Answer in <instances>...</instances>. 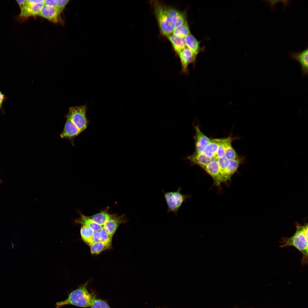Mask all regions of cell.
<instances>
[{"instance_id":"6da1fadb","label":"cell","mask_w":308,"mask_h":308,"mask_svg":"<svg viewBox=\"0 0 308 308\" xmlns=\"http://www.w3.org/2000/svg\"><path fill=\"white\" fill-rule=\"evenodd\" d=\"M296 230L294 234L289 238H282L281 243L279 247L283 248L289 246L295 247L302 255L301 262L303 265H307L308 263V224L305 223L301 225L296 224Z\"/></svg>"},{"instance_id":"7a4b0ae2","label":"cell","mask_w":308,"mask_h":308,"mask_svg":"<svg viewBox=\"0 0 308 308\" xmlns=\"http://www.w3.org/2000/svg\"><path fill=\"white\" fill-rule=\"evenodd\" d=\"M88 281L82 285L68 294L65 300L57 302V308L72 305L81 307H90L92 303L96 297L95 294L90 292L87 289Z\"/></svg>"},{"instance_id":"3957f363","label":"cell","mask_w":308,"mask_h":308,"mask_svg":"<svg viewBox=\"0 0 308 308\" xmlns=\"http://www.w3.org/2000/svg\"><path fill=\"white\" fill-rule=\"evenodd\" d=\"M151 3L161 34L166 37L172 34L175 26L168 14L166 6L157 1Z\"/></svg>"},{"instance_id":"277c9868","label":"cell","mask_w":308,"mask_h":308,"mask_svg":"<svg viewBox=\"0 0 308 308\" xmlns=\"http://www.w3.org/2000/svg\"><path fill=\"white\" fill-rule=\"evenodd\" d=\"M87 106L72 107L69 108L67 114L81 132L87 127L88 121L86 116Z\"/></svg>"},{"instance_id":"5b68a950","label":"cell","mask_w":308,"mask_h":308,"mask_svg":"<svg viewBox=\"0 0 308 308\" xmlns=\"http://www.w3.org/2000/svg\"><path fill=\"white\" fill-rule=\"evenodd\" d=\"M16 1L21 9L19 18L22 21L30 17L39 15L44 5V2L35 3L32 2L30 0H16Z\"/></svg>"},{"instance_id":"8992f818","label":"cell","mask_w":308,"mask_h":308,"mask_svg":"<svg viewBox=\"0 0 308 308\" xmlns=\"http://www.w3.org/2000/svg\"><path fill=\"white\" fill-rule=\"evenodd\" d=\"M62 12L56 7L44 5L39 15L50 22L55 23H62Z\"/></svg>"},{"instance_id":"52a82bcc","label":"cell","mask_w":308,"mask_h":308,"mask_svg":"<svg viewBox=\"0 0 308 308\" xmlns=\"http://www.w3.org/2000/svg\"><path fill=\"white\" fill-rule=\"evenodd\" d=\"M66 118L63 130L60 134V137L63 139L68 140L73 146L74 145V140L75 137L81 132L74 123L69 116L66 115Z\"/></svg>"},{"instance_id":"ba28073f","label":"cell","mask_w":308,"mask_h":308,"mask_svg":"<svg viewBox=\"0 0 308 308\" xmlns=\"http://www.w3.org/2000/svg\"><path fill=\"white\" fill-rule=\"evenodd\" d=\"M178 56L181 64V73L186 75H189L188 66L191 64H195L197 56L194 55L187 47L183 50Z\"/></svg>"},{"instance_id":"9c48e42d","label":"cell","mask_w":308,"mask_h":308,"mask_svg":"<svg viewBox=\"0 0 308 308\" xmlns=\"http://www.w3.org/2000/svg\"><path fill=\"white\" fill-rule=\"evenodd\" d=\"M289 55L291 58L298 61L300 64L303 76L307 75L308 73V48L297 53L289 51Z\"/></svg>"},{"instance_id":"30bf717a","label":"cell","mask_w":308,"mask_h":308,"mask_svg":"<svg viewBox=\"0 0 308 308\" xmlns=\"http://www.w3.org/2000/svg\"><path fill=\"white\" fill-rule=\"evenodd\" d=\"M212 178L214 185L220 186L222 183L220 169L217 159L214 160L203 169Z\"/></svg>"},{"instance_id":"8fae6325","label":"cell","mask_w":308,"mask_h":308,"mask_svg":"<svg viewBox=\"0 0 308 308\" xmlns=\"http://www.w3.org/2000/svg\"><path fill=\"white\" fill-rule=\"evenodd\" d=\"M195 135L194 136L195 151L194 152L202 153L210 139L200 131L199 126L196 125L194 127Z\"/></svg>"},{"instance_id":"7c38bea8","label":"cell","mask_w":308,"mask_h":308,"mask_svg":"<svg viewBox=\"0 0 308 308\" xmlns=\"http://www.w3.org/2000/svg\"><path fill=\"white\" fill-rule=\"evenodd\" d=\"M125 222L124 215L117 216L114 214L113 217L103 225V228L112 237L119 226Z\"/></svg>"},{"instance_id":"4fadbf2b","label":"cell","mask_w":308,"mask_h":308,"mask_svg":"<svg viewBox=\"0 0 308 308\" xmlns=\"http://www.w3.org/2000/svg\"><path fill=\"white\" fill-rule=\"evenodd\" d=\"M187 158L192 165H197L203 169L211 162L217 159L216 157L209 158L204 153H200L194 151L192 154L188 156Z\"/></svg>"},{"instance_id":"5bb4252c","label":"cell","mask_w":308,"mask_h":308,"mask_svg":"<svg viewBox=\"0 0 308 308\" xmlns=\"http://www.w3.org/2000/svg\"><path fill=\"white\" fill-rule=\"evenodd\" d=\"M169 15L175 27L183 24L187 20L185 12L179 10L173 7L166 6Z\"/></svg>"},{"instance_id":"9a60e30c","label":"cell","mask_w":308,"mask_h":308,"mask_svg":"<svg viewBox=\"0 0 308 308\" xmlns=\"http://www.w3.org/2000/svg\"><path fill=\"white\" fill-rule=\"evenodd\" d=\"M166 37L171 42L174 50L178 56L186 47L184 37L178 36L173 34Z\"/></svg>"},{"instance_id":"2e32d148","label":"cell","mask_w":308,"mask_h":308,"mask_svg":"<svg viewBox=\"0 0 308 308\" xmlns=\"http://www.w3.org/2000/svg\"><path fill=\"white\" fill-rule=\"evenodd\" d=\"M185 40L186 47L197 56L201 50L200 42L191 34L185 37Z\"/></svg>"},{"instance_id":"e0dca14e","label":"cell","mask_w":308,"mask_h":308,"mask_svg":"<svg viewBox=\"0 0 308 308\" xmlns=\"http://www.w3.org/2000/svg\"><path fill=\"white\" fill-rule=\"evenodd\" d=\"M217 160L219 166L222 183L230 181L231 179L228 176L227 171L230 161L224 156L218 158Z\"/></svg>"},{"instance_id":"ac0fdd59","label":"cell","mask_w":308,"mask_h":308,"mask_svg":"<svg viewBox=\"0 0 308 308\" xmlns=\"http://www.w3.org/2000/svg\"><path fill=\"white\" fill-rule=\"evenodd\" d=\"M222 139H214L210 140L205 148L203 153L207 157L209 158L216 157V153Z\"/></svg>"},{"instance_id":"d6986e66","label":"cell","mask_w":308,"mask_h":308,"mask_svg":"<svg viewBox=\"0 0 308 308\" xmlns=\"http://www.w3.org/2000/svg\"><path fill=\"white\" fill-rule=\"evenodd\" d=\"M80 217L75 220L76 223L81 224L82 225L88 226L94 231H100L103 228L102 226L100 225L93 221L89 216L80 214Z\"/></svg>"},{"instance_id":"ffe728a7","label":"cell","mask_w":308,"mask_h":308,"mask_svg":"<svg viewBox=\"0 0 308 308\" xmlns=\"http://www.w3.org/2000/svg\"><path fill=\"white\" fill-rule=\"evenodd\" d=\"M181 187H179L177 191L172 192V198L178 211L183 204L190 197L189 194L181 193Z\"/></svg>"},{"instance_id":"44dd1931","label":"cell","mask_w":308,"mask_h":308,"mask_svg":"<svg viewBox=\"0 0 308 308\" xmlns=\"http://www.w3.org/2000/svg\"><path fill=\"white\" fill-rule=\"evenodd\" d=\"M114 215L110 214L107 210H104L89 217L95 223L103 226Z\"/></svg>"},{"instance_id":"7402d4cb","label":"cell","mask_w":308,"mask_h":308,"mask_svg":"<svg viewBox=\"0 0 308 308\" xmlns=\"http://www.w3.org/2000/svg\"><path fill=\"white\" fill-rule=\"evenodd\" d=\"M161 191L164 193V197L167 206V213L168 214L173 212L175 216L177 215L178 210L172 198V192H165L163 189Z\"/></svg>"},{"instance_id":"603a6c76","label":"cell","mask_w":308,"mask_h":308,"mask_svg":"<svg viewBox=\"0 0 308 308\" xmlns=\"http://www.w3.org/2000/svg\"><path fill=\"white\" fill-rule=\"evenodd\" d=\"M112 242L99 241L93 244L90 246V252L92 254H98L102 251L110 248Z\"/></svg>"},{"instance_id":"cb8c5ba5","label":"cell","mask_w":308,"mask_h":308,"mask_svg":"<svg viewBox=\"0 0 308 308\" xmlns=\"http://www.w3.org/2000/svg\"><path fill=\"white\" fill-rule=\"evenodd\" d=\"M172 34L177 36L184 38L191 34L187 21L183 24L176 27Z\"/></svg>"},{"instance_id":"d4e9b609","label":"cell","mask_w":308,"mask_h":308,"mask_svg":"<svg viewBox=\"0 0 308 308\" xmlns=\"http://www.w3.org/2000/svg\"><path fill=\"white\" fill-rule=\"evenodd\" d=\"M244 157H238L235 159L230 161L228 168V173L230 179L232 176L237 171L240 165L243 162Z\"/></svg>"},{"instance_id":"484cf974","label":"cell","mask_w":308,"mask_h":308,"mask_svg":"<svg viewBox=\"0 0 308 308\" xmlns=\"http://www.w3.org/2000/svg\"><path fill=\"white\" fill-rule=\"evenodd\" d=\"M233 140V139L231 136L222 139L215 155L217 159L224 156L225 151L227 146L229 143H232Z\"/></svg>"},{"instance_id":"4316f807","label":"cell","mask_w":308,"mask_h":308,"mask_svg":"<svg viewBox=\"0 0 308 308\" xmlns=\"http://www.w3.org/2000/svg\"><path fill=\"white\" fill-rule=\"evenodd\" d=\"M94 231L90 227L82 225L80 229V234L82 240L87 244H90Z\"/></svg>"},{"instance_id":"83f0119b","label":"cell","mask_w":308,"mask_h":308,"mask_svg":"<svg viewBox=\"0 0 308 308\" xmlns=\"http://www.w3.org/2000/svg\"><path fill=\"white\" fill-rule=\"evenodd\" d=\"M224 157L229 161L234 160L238 157L236 152L232 146L231 143H229L226 148Z\"/></svg>"},{"instance_id":"f1b7e54d","label":"cell","mask_w":308,"mask_h":308,"mask_svg":"<svg viewBox=\"0 0 308 308\" xmlns=\"http://www.w3.org/2000/svg\"><path fill=\"white\" fill-rule=\"evenodd\" d=\"M91 308H111L107 302L103 300L96 297L90 307Z\"/></svg>"},{"instance_id":"f546056e","label":"cell","mask_w":308,"mask_h":308,"mask_svg":"<svg viewBox=\"0 0 308 308\" xmlns=\"http://www.w3.org/2000/svg\"><path fill=\"white\" fill-rule=\"evenodd\" d=\"M100 241L112 242V237L110 236L103 228L99 231Z\"/></svg>"},{"instance_id":"4dcf8cb0","label":"cell","mask_w":308,"mask_h":308,"mask_svg":"<svg viewBox=\"0 0 308 308\" xmlns=\"http://www.w3.org/2000/svg\"><path fill=\"white\" fill-rule=\"evenodd\" d=\"M70 1L69 0H58L56 7L62 12Z\"/></svg>"},{"instance_id":"1f68e13d","label":"cell","mask_w":308,"mask_h":308,"mask_svg":"<svg viewBox=\"0 0 308 308\" xmlns=\"http://www.w3.org/2000/svg\"><path fill=\"white\" fill-rule=\"evenodd\" d=\"M100 241L99 231H94L89 245Z\"/></svg>"},{"instance_id":"d6a6232c","label":"cell","mask_w":308,"mask_h":308,"mask_svg":"<svg viewBox=\"0 0 308 308\" xmlns=\"http://www.w3.org/2000/svg\"><path fill=\"white\" fill-rule=\"evenodd\" d=\"M58 0H44V4L56 7Z\"/></svg>"},{"instance_id":"836d02e7","label":"cell","mask_w":308,"mask_h":308,"mask_svg":"<svg viewBox=\"0 0 308 308\" xmlns=\"http://www.w3.org/2000/svg\"><path fill=\"white\" fill-rule=\"evenodd\" d=\"M6 98L5 95L3 94L0 90V112L2 109L3 104Z\"/></svg>"},{"instance_id":"e575fe53","label":"cell","mask_w":308,"mask_h":308,"mask_svg":"<svg viewBox=\"0 0 308 308\" xmlns=\"http://www.w3.org/2000/svg\"><path fill=\"white\" fill-rule=\"evenodd\" d=\"M1 183V180L0 179V184Z\"/></svg>"},{"instance_id":"d590c367","label":"cell","mask_w":308,"mask_h":308,"mask_svg":"<svg viewBox=\"0 0 308 308\" xmlns=\"http://www.w3.org/2000/svg\"><path fill=\"white\" fill-rule=\"evenodd\" d=\"M156 308H161V307H156Z\"/></svg>"}]
</instances>
